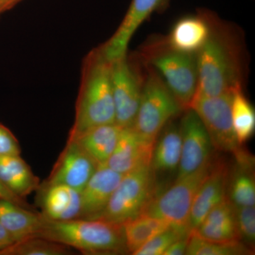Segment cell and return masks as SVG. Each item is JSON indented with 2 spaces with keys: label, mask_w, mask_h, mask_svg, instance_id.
Wrapping results in <instances>:
<instances>
[{
  "label": "cell",
  "mask_w": 255,
  "mask_h": 255,
  "mask_svg": "<svg viewBox=\"0 0 255 255\" xmlns=\"http://www.w3.org/2000/svg\"><path fill=\"white\" fill-rule=\"evenodd\" d=\"M114 123L112 62L98 47L90 52L82 62L75 120L68 138H75L92 128Z\"/></svg>",
  "instance_id": "cell-1"
},
{
  "label": "cell",
  "mask_w": 255,
  "mask_h": 255,
  "mask_svg": "<svg viewBox=\"0 0 255 255\" xmlns=\"http://www.w3.org/2000/svg\"><path fill=\"white\" fill-rule=\"evenodd\" d=\"M36 237L75 248L85 255H119L128 253L123 224L105 220L47 219Z\"/></svg>",
  "instance_id": "cell-2"
},
{
  "label": "cell",
  "mask_w": 255,
  "mask_h": 255,
  "mask_svg": "<svg viewBox=\"0 0 255 255\" xmlns=\"http://www.w3.org/2000/svg\"><path fill=\"white\" fill-rule=\"evenodd\" d=\"M196 58L198 85L195 96L217 97L233 93L242 87L239 68L232 51L212 30Z\"/></svg>",
  "instance_id": "cell-3"
},
{
  "label": "cell",
  "mask_w": 255,
  "mask_h": 255,
  "mask_svg": "<svg viewBox=\"0 0 255 255\" xmlns=\"http://www.w3.org/2000/svg\"><path fill=\"white\" fill-rule=\"evenodd\" d=\"M159 189L150 165L124 174L97 219L124 224L145 212Z\"/></svg>",
  "instance_id": "cell-4"
},
{
  "label": "cell",
  "mask_w": 255,
  "mask_h": 255,
  "mask_svg": "<svg viewBox=\"0 0 255 255\" xmlns=\"http://www.w3.org/2000/svg\"><path fill=\"white\" fill-rule=\"evenodd\" d=\"M183 110L162 78L150 71L142 85L141 97L132 128L155 140L163 128Z\"/></svg>",
  "instance_id": "cell-5"
},
{
  "label": "cell",
  "mask_w": 255,
  "mask_h": 255,
  "mask_svg": "<svg viewBox=\"0 0 255 255\" xmlns=\"http://www.w3.org/2000/svg\"><path fill=\"white\" fill-rule=\"evenodd\" d=\"M213 160L199 170L176 179L173 185L159 192L142 214L163 220L172 227L190 231L189 219L193 201L209 173Z\"/></svg>",
  "instance_id": "cell-6"
},
{
  "label": "cell",
  "mask_w": 255,
  "mask_h": 255,
  "mask_svg": "<svg viewBox=\"0 0 255 255\" xmlns=\"http://www.w3.org/2000/svg\"><path fill=\"white\" fill-rule=\"evenodd\" d=\"M152 66L182 107L189 109L198 85L196 55L187 54L167 48L151 56Z\"/></svg>",
  "instance_id": "cell-7"
},
{
  "label": "cell",
  "mask_w": 255,
  "mask_h": 255,
  "mask_svg": "<svg viewBox=\"0 0 255 255\" xmlns=\"http://www.w3.org/2000/svg\"><path fill=\"white\" fill-rule=\"evenodd\" d=\"M233 93L217 97L195 96L190 107L201 119L215 150L234 153L241 148L231 117Z\"/></svg>",
  "instance_id": "cell-8"
},
{
  "label": "cell",
  "mask_w": 255,
  "mask_h": 255,
  "mask_svg": "<svg viewBox=\"0 0 255 255\" xmlns=\"http://www.w3.org/2000/svg\"><path fill=\"white\" fill-rule=\"evenodd\" d=\"M142 85L143 82L127 55L112 62L115 123L119 127L133 125L140 105Z\"/></svg>",
  "instance_id": "cell-9"
},
{
  "label": "cell",
  "mask_w": 255,
  "mask_h": 255,
  "mask_svg": "<svg viewBox=\"0 0 255 255\" xmlns=\"http://www.w3.org/2000/svg\"><path fill=\"white\" fill-rule=\"evenodd\" d=\"M186 111L179 124L182 153L177 179L199 170L213 160L214 148L204 124L194 110Z\"/></svg>",
  "instance_id": "cell-10"
},
{
  "label": "cell",
  "mask_w": 255,
  "mask_h": 255,
  "mask_svg": "<svg viewBox=\"0 0 255 255\" xmlns=\"http://www.w3.org/2000/svg\"><path fill=\"white\" fill-rule=\"evenodd\" d=\"M98 166L78 142L68 139L49 176L40 186L61 184L81 192Z\"/></svg>",
  "instance_id": "cell-11"
},
{
  "label": "cell",
  "mask_w": 255,
  "mask_h": 255,
  "mask_svg": "<svg viewBox=\"0 0 255 255\" xmlns=\"http://www.w3.org/2000/svg\"><path fill=\"white\" fill-rule=\"evenodd\" d=\"M169 0H132L123 21L108 41L100 46L106 58L113 62L127 55L129 43L139 26L152 13L163 9Z\"/></svg>",
  "instance_id": "cell-12"
},
{
  "label": "cell",
  "mask_w": 255,
  "mask_h": 255,
  "mask_svg": "<svg viewBox=\"0 0 255 255\" xmlns=\"http://www.w3.org/2000/svg\"><path fill=\"white\" fill-rule=\"evenodd\" d=\"M230 169L223 159H214L209 174L196 192L191 206L189 229L194 231L210 211L227 197Z\"/></svg>",
  "instance_id": "cell-13"
},
{
  "label": "cell",
  "mask_w": 255,
  "mask_h": 255,
  "mask_svg": "<svg viewBox=\"0 0 255 255\" xmlns=\"http://www.w3.org/2000/svg\"><path fill=\"white\" fill-rule=\"evenodd\" d=\"M155 142L142 136L132 127L123 128L115 149L105 164L122 174L150 165Z\"/></svg>",
  "instance_id": "cell-14"
},
{
  "label": "cell",
  "mask_w": 255,
  "mask_h": 255,
  "mask_svg": "<svg viewBox=\"0 0 255 255\" xmlns=\"http://www.w3.org/2000/svg\"><path fill=\"white\" fill-rule=\"evenodd\" d=\"M123 176L105 164L99 165L81 191L80 219H98Z\"/></svg>",
  "instance_id": "cell-15"
},
{
  "label": "cell",
  "mask_w": 255,
  "mask_h": 255,
  "mask_svg": "<svg viewBox=\"0 0 255 255\" xmlns=\"http://www.w3.org/2000/svg\"><path fill=\"white\" fill-rule=\"evenodd\" d=\"M191 233L206 241L216 243L241 242L236 222L235 206L228 196L211 210L204 221Z\"/></svg>",
  "instance_id": "cell-16"
},
{
  "label": "cell",
  "mask_w": 255,
  "mask_h": 255,
  "mask_svg": "<svg viewBox=\"0 0 255 255\" xmlns=\"http://www.w3.org/2000/svg\"><path fill=\"white\" fill-rule=\"evenodd\" d=\"M182 153L180 127L169 122L156 138L150 167L157 181L158 177L177 173Z\"/></svg>",
  "instance_id": "cell-17"
},
{
  "label": "cell",
  "mask_w": 255,
  "mask_h": 255,
  "mask_svg": "<svg viewBox=\"0 0 255 255\" xmlns=\"http://www.w3.org/2000/svg\"><path fill=\"white\" fill-rule=\"evenodd\" d=\"M42 214L53 221L80 219L81 192L66 185L40 186Z\"/></svg>",
  "instance_id": "cell-18"
},
{
  "label": "cell",
  "mask_w": 255,
  "mask_h": 255,
  "mask_svg": "<svg viewBox=\"0 0 255 255\" xmlns=\"http://www.w3.org/2000/svg\"><path fill=\"white\" fill-rule=\"evenodd\" d=\"M211 26L204 14L186 16L174 24L167 38V48L196 55L207 41Z\"/></svg>",
  "instance_id": "cell-19"
},
{
  "label": "cell",
  "mask_w": 255,
  "mask_h": 255,
  "mask_svg": "<svg viewBox=\"0 0 255 255\" xmlns=\"http://www.w3.org/2000/svg\"><path fill=\"white\" fill-rule=\"evenodd\" d=\"M47 218L11 201L0 199V222L15 242L39 236Z\"/></svg>",
  "instance_id": "cell-20"
},
{
  "label": "cell",
  "mask_w": 255,
  "mask_h": 255,
  "mask_svg": "<svg viewBox=\"0 0 255 255\" xmlns=\"http://www.w3.org/2000/svg\"><path fill=\"white\" fill-rule=\"evenodd\" d=\"M233 154L236 163L229 173L228 199L236 206H255L254 158L241 147Z\"/></svg>",
  "instance_id": "cell-21"
},
{
  "label": "cell",
  "mask_w": 255,
  "mask_h": 255,
  "mask_svg": "<svg viewBox=\"0 0 255 255\" xmlns=\"http://www.w3.org/2000/svg\"><path fill=\"white\" fill-rule=\"evenodd\" d=\"M0 182L24 199L39 189V178L20 155H0Z\"/></svg>",
  "instance_id": "cell-22"
},
{
  "label": "cell",
  "mask_w": 255,
  "mask_h": 255,
  "mask_svg": "<svg viewBox=\"0 0 255 255\" xmlns=\"http://www.w3.org/2000/svg\"><path fill=\"white\" fill-rule=\"evenodd\" d=\"M122 129L116 123L105 124L89 129L71 140L78 142L98 165H102L112 155Z\"/></svg>",
  "instance_id": "cell-23"
},
{
  "label": "cell",
  "mask_w": 255,
  "mask_h": 255,
  "mask_svg": "<svg viewBox=\"0 0 255 255\" xmlns=\"http://www.w3.org/2000/svg\"><path fill=\"white\" fill-rule=\"evenodd\" d=\"M123 226L128 253L132 254L171 226L158 218L141 214L124 223Z\"/></svg>",
  "instance_id": "cell-24"
},
{
  "label": "cell",
  "mask_w": 255,
  "mask_h": 255,
  "mask_svg": "<svg viewBox=\"0 0 255 255\" xmlns=\"http://www.w3.org/2000/svg\"><path fill=\"white\" fill-rule=\"evenodd\" d=\"M231 117L236 138L241 146L251 138L255 130V110L241 87L233 92Z\"/></svg>",
  "instance_id": "cell-25"
},
{
  "label": "cell",
  "mask_w": 255,
  "mask_h": 255,
  "mask_svg": "<svg viewBox=\"0 0 255 255\" xmlns=\"http://www.w3.org/2000/svg\"><path fill=\"white\" fill-rule=\"evenodd\" d=\"M71 248L41 237H31L15 242L0 253L1 255H68Z\"/></svg>",
  "instance_id": "cell-26"
},
{
  "label": "cell",
  "mask_w": 255,
  "mask_h": 255,
  "mask_svg": "<svg viewBox=\"0 0 255 255\" xmlns=\"http://www.w3.org/2000/svg\"><path fill=\"white\" fill-rule=\"evenodd\" d=\"M251 248L242 242L223 243L206 241L191 233L186 255H252Z\"/></svg>",
  "instance_id": "cell-27"
},
{
  "label": "cell",
  "mask_w": 255,
  "mask_h": 255,
  "mask_svg": "<svg viewBox=\"0 0 255 255\" xmlns=\"http://www.w3.org/2000/svg\"><path fill=\"white\" fill-rule=\"evenodd\" d=\"M187 230L170 227L159 233L152 238L143 246L140 247L136 251L134 252L133 255H163L169 247L177 241L179 238L191 234Z\"/></svg>",
  "instance_id": "cell-28"
},
{
  "label": "cell",
  "mask_w": 255,
  "mask_h": 255,
  "mask_svg": "<svg viewBox=\"0 0 255 255\" xmlns=\"http://www.w3.org/2000/svg\"><path fill=\"white\" fill-rule=\"evenodd\" d=\"M236 222L242 243L254 246L255 241V206H236Z\"/></svg>",
  "instance_id": "cell-29"
},
{
  "label": "cell",
  "mask_w": 255,
  "mask_h": 255,
  "mask_svg": "<svg viewBox=\"0 0 255 255\" xmlns=\"http://www.w3.org/2000/svg\"><path fill=\"white\" fill-rule=\"evenodd\" d=\"M0 155H21V147L17 138L8 128L1 124H0Z\"/></svg>",
  "instance_id": "cell-30"
},
{
  "label": "cell",
  "mask_w": 255,
  "mask_h": 255,
  "mask_svg": "<svg viewBox=\"0 0 255 255\" xmlns=\"http://www.w3.org/2000/svg\"><path fill=\"white\" fill-rule=\"evenodd\" d=\"M0 199H4V200L11 201L15 204L28 209H32L30 207L29 204L25 201L24 199L19 197L16 194H14L12 191L9 190L7 187H5L4 184L0 182Z\"/></svg>",
  "instance_id": "cell-31"
},
{
  "label": "cell",
  "mask_w": 255,
  "mask_h": 255,
  "mask_svg": "<svg viewBox=\"0 0 255 255\" xmlns=\"http://www.w3.org/2000/svg\"><path fill=\"white\" fill-rule=\"evenodd\" d=\"M190 235L179 238L177 241L172 243L165 251L163 255H186L188 243H189Z\"/></svg>",
  "instance_id": "cell-32"
},
{
  "label": "cell",
  "mask_w": 255,
  "mask_h": 255,
  "mask_svg": "<svg viewBox=\"0 0 255 255\" xmlns=\"http://www.w3.org/2000/svg\"><path fill=\"white\" fill-rule=\"evenodd\" d=\"M14 243V240L11 237V235L0 222V253L6 248H9Z\"/></svg>",
  "instance_id": "cell-33"
},
{
  "label": "cell",
  "mask_w": 255,
  "mask_h": 255,
  "mask_svg": "<svg viewBox=\"0 0 255 255\" xmlns=\"http://www.w3.org/2000/svg\"><path fill=\"white\" fill-rule=\"evenodd\" d=\"M23 0H0V11L1 14L8 11V10L12 9L16 5Z\"/></svg>",
  "instance_id": "cell-34"
},
{
  "label": "cell",
  "mask_w": 255,
  "mask_h": 255,
  "mask_svg": "<svg viewBox=\"0 0 255 255\" xmlns=\"http://www.w3.org/2000/svg\"><path fill=\"white\" fill-rule=\"evenodd\" d=\"M1 11H0V16H1Z\"/></svg>",
  "instance_id": "cell-35"
}]
</instances>
